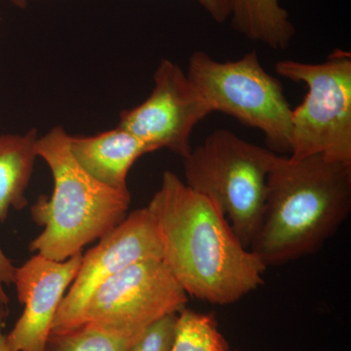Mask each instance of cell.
Here are the masks:
<instances>
[{
    "mask_svg": "<svg viewBox=\"0 0 351 351\" xmlns=\"http://www.w3.org/2000/svg\"><path fill=\"white\" fill-rule=\"evenodd\" d=\"M156 219L162 261L188 295L228 306L257 290L267 267L245 247L215 201L171 171L147 205Z\"/></svg>",
    "mask_w": 351,
    "mask_h": 351,
    "instance_id": "cell-1",
    "label": "cell"
},
{
    "mask_svg": "<svg viewBox=\"0 0 351 351\" xmlns=\"http://www.w3.org/2000/svg\"><path fill=\"white\" fill-rule=\"evenodd\" d=\"M351 210V165L322 156L277 154L267 182L262 221L250 250L267 267L315 253Z\"/></svg>",
    "mask_w": 351,
    "mask_h": 351,
    "instance_id": "cell-2",
    "label": "cell"
},
{
    "mask_svg": "<svg viewBox=\"0 0 351 351\" xmlns=\"http://www.w3.org/2000/svg\"><path fill=\"white\" fill-rule=\"evenodd\" d=\"M69 137L55 126L36 141L54 181L50 197L40 195L32 205V219L44 226L29 245L31 251L63 262L86 245L99 240L126 218L131 203L129 191L108 188L87 174L69 151Z\"/></svg>",
    "mask_w": 351,
    "mask_h": 351,
    "instance_id": "cell-3",
    "label": "cell"
},
{
    "mask_svg": "<svg viewBox=\"0 0 351 351\" xmlns=\"http://www.w3.org/2000/svg\"><path fill=\"white\" fill-rule=\"evenodd\" d=\"M277 154L218 129L182 158L186 184L215 201L247 248L257 234Z\"/></svg>",
    "mask_w": 351,
    "mask_h": 351,
    "instance_id": "cell-4",
    "label": "cell"
},
{
    "mask_svg": "<svg viewBox=\"0 0 351 351\" xmlns=\"http://www.w3.org/2000/svg\"><path fill=\"white\" fill-rule=\"evenodd\" d=\"M186 75L213 112L225 113L262 132L270 151L291 154L292 108L282 83L265 71L256 51L226 62L196 51L189 57Z\"/></svg>",
    "mask_w": 351,
    "mask_h": 351,
    "instance_id": "cell-5",
    "label": "cell"
},
{
    "mask_svg": "<svg viewBox=\"0 0 351 351\" xmlns=\"http://www.w3.org/2000/svg\"><path fill=\"white\" fill-rule=\"evenodd\" d=\"M276 71L307 88L302 103L292 108L289 157L319 154L351 165V53L335 49L320 63L281 60Z\"/></svg>",
    "mask_w": 351,
    "mask_h": 351,
    "instance_id": "cell-6",
    "label": "cell"
},
{
    "mask_svg": "<svg viewBox=\"0 0 351 351\" xmlns=\"http://www.w3.org/2000/svg\"><path fill=\"white\" fill-rule=\"evenodd\" d=\"M188 297L162 260L143 261L101 283L90 295L75 327L91 323L142 335L156 321L182 311Z\"/></svg>",
    "mask_w": 351,
    "mask_h": 351,
    "instance_id": "cell-7",
    "label": "cell"
},
{
    "mask_svg": "<svg viewBox=\"0 0 351 351\" xmlns=\"http://www.w3.org/2000/svg\"><path fill=\"white\" fill-rule=\"evenodd\" d=\"M149 98L120 113L119 125L142 141L151 152L169 149L184 158L193 147L195 126L213 110L179 64L161 60Z\"/></svg>",
    "mask_w": 351,
    "mask_h": 351,
    "instance_id": "cell-8",
    "label": "cell"
},
{
    "mask_svg": "<svg viewBox=\"0 0 351 351\" xmlns=\"http://www.w3.org/2000/svg\"><path fill=\"white\" fill-rule=\"evenodd\" d=\"M147 260H162V244L156 219L145 207L127 215L82 256L80 269L60 304L51 332L75 327L90 295L101 283L134 263Z\"/></svg>",
    "mask_w": 351,
    "mask_h": 351,
    "instance_id": "cell-9",
    "label": "cell"
},
{
    "mask_svg": "<svg viewBox=\"0 0 351 351\" xmlns=\"http://www.w3.org/2000/svg\"><path fill=\"white\" fill-rule=\"evenodd\" d=\"M82 253L63 261L34 256L16 267L13 283L24 311L6 336L10 351H45L64 292L75 280Z\"/></svg>",
    "mask_w": 351,
    "mask_h": 351,
    "instance_id": "cell-10",
    "label": "cell"
},
{
    "mask_svg": "<svg viewBox=\"0 0 351 351\" xmlns=\"http://www.w3.org/2000/svg\"><path fill=\"white\" fill-rule=\"evenodd\" d=\"M69 151L87 174L117 191H129L132 166L151 152L142 141L117 126L93 136H71Z\"/></svg>",
    "mask_w": 351,
    "mask_h": 351,
    "instance_id": "cell-11",
    "label": "cell"
},
{
    "mask_svg": "<svg viewBox=\"0 0 351 351\" xmlns=\"http://www.w3.org/2000/svg\"><path fill=\"white\" fill-rule=\"evenodd\" d=\"M38 131L31 129L25 134L0 135V221H5L11 209L27 206V186L38 154L36 145ZM16 267L0 248V302L8 304L4 286L12 284Z\"/></svg>",
    "mask_w": 351,
    "mask_h": 351,
    "instance_id": "cell-12",
    "label": "cell"
},
{
    "mask_svg": "<svg viewBox=\"0 0 351 351\" xmlns=\"http://www.w3.org/2000/svg\"><path fill=\"white\" fill-rule=\"evenodd\" d=\"M233 29L274 50L287 49L295 29L279 0H230Z\"/></svg>",
    "mask_w": 351,
    "mask_h": 351,
    "instance_id": "cell-13",
    "label": "cell"
},
{
    "mask_svg": "<svg viewBox=\"0 0 351 351\" xmlns=\"http://www.w3.org/2000/svg\"><path fill=\"white\" fill-rule=\"evenodd\" d=\"M141 336L85 323L66 331L51 332L45 351H130Z\"/></svg>",
    "mask_w": 351,
    "mask_h": 351,
    "instance_id": "cell-14",
    "label": "cell"
},
{
    "mask_svg": "<svg viewBox=\"0 0 351 351\" xmlns=\"http://www.w3.org/2000/svg\"><path fill=\"white\" fill-rule=\"evenodd\" d=\"M169 351H235L219 332L216 317L184 307L178 313Z\"/></svg>",
    "mask_w": 351,
    "mask_h": 351,
    "instance_id": "cell-15",
    "label": "cell"
},
{
    "mask_svg": "<svg viewBox=\"0 0 351 351\" xmlns=\"http://www.w3.org/2000/svg\"><path fill=\"white\" fill-rule=\"evenodd\" d=\"M178 314H170L149 325L130 351H169L174 339Z\"/></svg>",
    "mask_w": 351,
    "mask_h": 351,
    "instance_id": "cell-16",
    "label": "cell"
},
{
    "mask_svg": "<svg viewBox=\"0 0 351 351\" xmlns=\"http://www.w3.org/2000/svg\"><path fill=\"white\" fill-rule=\"evenodd\" d=\"M215 22L223 24L230 20V0H195Z\"/></svg>",
    "mask_w": 351,
    "mask_h": 351,
    "instance_id": "cell-17",
    "label": "cell"
},
{
    "mask_svg": "<svg viewBox=\"0 0 351 351\" xmlns=\"http://www.w3.org/2000/svg\"><path fill=\"white\" fill-rule=\"evenodd\" d=\"M7 317H8V309L5 304L0 302V351H10L7 346L6 335L4 334Z\"/></svg>",
    "mask_w": 351,
    "mask_h": 351,
    "instance_id": "cell-18",
    "label": "cell"
},
{
    "mask_svg": "<svg viewBox=\"0 0 351 351\" xmlns=\"http://www.w3.org/2000/svg\"><path fill=\"white\" fill-rule=\"evenodd\" d=\"M7 1L10 2L18 8H25L27 4V0H7Z\"/></svg>",
    "mask_w": 351,
    "mask_h": 351,
    "instance_id": "cell-19",
    "label": "cell"
}]
</instances>
